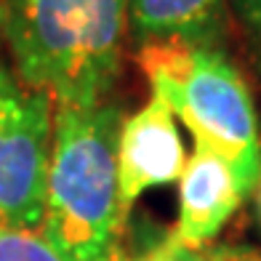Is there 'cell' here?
<instances>
[{
    "label": "cell",
    "mask_w": 261,
    "mask_h": 261,
    "mask_svg": "<svg viewBox=\"0 0 261 261\" xmlns=\"http://www.w3.org/2000/svg\"><path fill=\"white\" fill-rule=\"evenodd\" d=\"M51 144V99L0 67V229L40 232Z\"/></svg>",
    "instance_id": "4"
},
{
    "label": "cell",
    "mask_w": 261,
    "mask_h": 261,
    "mask_svg": "<svg viewBox=\"0 0 261 261\" xmlns=\"http://www.w3.org/2000/svg\"><path fill=\"white\" fill-rule=\"evenodd\" d=\"M0 35H3V0H0Z\"/></svg>",
    "instance_id": "12"
},
{
    "label": "cell",
    "mask_w": 261,
    "mask_h": 261,
    "mask_svg": "<svg viewBox=\"0 0 261 261\" xmlns=\"http://www.w3.org/2000/svg\"><path fill=\"white\" fill-rule=\"evenodd\" d=\"M152 96L181 117L195 144L229 163L243 195L261 181V134L253 96L240 69L219 45L179 40L139 45Z\"/></svg>",
    "instance_id": "3"
},
{
    "label": "cell",
    "mask_w": 261,
    "mask_h": 261,
    "mask_svg": "<svg viewBox=\"0 0 261 261\" xmlns=\"http://www.w3.org/2000/svg\"><path fill=\"white\" fill-rule=\"evenodd\" d=\"M128 0H3L16 77L59 107H96L120 72Z\"/></svg>",
    "instance_id": "1"
},
{
    "label": "cell",
    "mask_w": 261,
    "mask_h": 261,
    "mask_svg": "<svg viewBox=\"0 0 261 261\" xmlns=\"http://www.w3.org/2000/svg\"><path fill=\"white\" fill-rule=\"evenodd\" d=\"M115 104L54 110V144L40 234L64 261H123Z\"/></svg>",
    "instance_id": "2"
},
{
    "label": "cell",
    "mask_w": 261,
    "mask_h": 261,
    "mask_svg": "<svg viewBox=\"0 0 261 261\" xmlns=\"http://www.w3.org/2000/svg\"><path fill=\"white\" fill-rule=\"evenodd\" d=\"M128 11L139 45L163 40L219 45L227 30V0H128Z\"/></svg>",
    "instance_id": "7"
},
{
    "label": "cell",
    "mask_w": 261,
    "mask_h": 261,
    "mask_svg": "<svg viewBox=\"0 0 261 261\" xmlns=\"http://www.w3.org/2000/svg\"><path fill=\"white\" fill-rule=\"evenodd\" d=\"M258 208H261V189H258Z\"/></svg>",
    "instance_id": "13"
},
{
    "label": "cell",
    "mask_w": 261,
    "mask_h": 261,
    "mask_svg": "<svg viewBox=\"0 0 261 261\" xmlns=\"http://www.w3.org/2000/svg\"><path fill=\"white\" fill-rule=\"evenodd\" d=\"M203 253L208 261H261V251L251 245H213Z\"/></svg>",
    "instance_id": "11"
},
{
    "label": "cell",
    "mask_w": 261,
    "mask_h": 261,
    "mask_svg": "<svg viewBox=\"0 0 261 261\" xmlns=\"http://www.w3.org/2000/svg\"><path fill=\"white\" fill-rule=\"evenodd\" d=\"M0 261H64L40 232L0 229Z\"/></svg>",
    "instance_id": "8"
},
{
    "label": "cell",
    "mask_w": 261,
    "mask_h": 261,
    "mask_svg": "<svg viewBox=\"0 0 261 261\" xmlns=\"http://www.w3.org/2000/svg\"><path fill=\"white\" fill-rule=\"evenodd\" d=\"M184 165L187 155L176 115L160 96H152L136 115L123 120L117 136V192L123 216L147 189L179 179Z\"/></svg>",
    "instance_id": "5"
},
{
    "label": "cell",
    "mask_w": 261,
    "mask_h": 261,
    "mask_svg": "<svg viewBox=\"0 0 261 261\" xmlns=\"http://www.w3.org/2000/svg\"><path fill=\"white\" fill-rule=\"evenodd\" d=\"M232 11L243 27L248 51L261 75V0H232Z\"/></svg>",
    "instance_id": "9"
},
{
    "label": "cell",
    "mask_w": 261,
    "mask_h": 261,
    "mask_svg": "<svg viewBox=\"0 0 261 261\" xmlns=\"http://www.w3.org/2000/svg\"><path fill=\"white\" fill-rule=\"evenodd\" d=\"M245 200L229 163L213 149L195 144L179 176V224L171 240L189 251H203Z\"/></svg>",
    "instance_id": "6"
},
{
    "label": "cell",
    "mask_w": 261,
    "mask_h": 261,
    "mask_svg": "<svg viewBox=\"0 0 261 261\" xmlns=\"http://www.w3.org/2000/svg\"><path fill=\"white\" fill-rule=\"evenodd\" d=\"M130 261H208V258H205L203 251H189V248L176 245L168 237L160 248L149 251L147 256H141V258H130Z\"/></svg>",
    "instance_id": "10"
}]
</instances>
